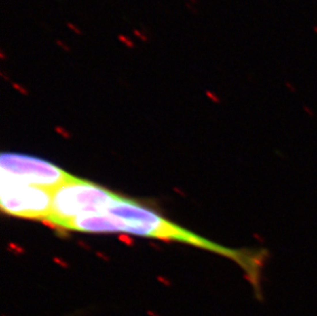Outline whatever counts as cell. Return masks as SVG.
I'll return each mask as SVG.
<instances>
[{
	"label": "cell",
	"mask_w": 317,
	"mask_h": 316,
	"mask_svg": "<svg viewBox=\"0 0 317 316\" xmlns=\"http://www.w3.org/2000/svg\"><path fill=\"white\" fill-rule=\"evenodd\" d=\"M56 44L59 45L60 47H62L64 50H66V52H70V50H71L70 47H69L68 45L66 44V43H64L63 41H61V40H56Z\"/></svg>",
	"instance_id": "7"
},
{
	"label": "cell",
	"mask_w": 317,
	"mask_h": 316,
	"mask_svg": "<svg viewBox=\"0 0 317 316\" xmlns=\"http://www.w3.org/2000/svg\"><path fill=\"white\" fill-rule=\"evenodd\" d=\"M0 54H1V60H4V59H5V54H4V52H3L2 50H1V52H0Z\"/></svg>",
	"instance_id": "8"
},
{
	"label": "cell",
	"mask_w": 317,
	"mask_h": 316,
	"mask_svg": "<svg viewBox=\"0 0 317 316\" xmlns=\"http://www.w3.org/2000/svg\"><path fill=\"white\" fill-rule=\"evenodd\" d=\"M148 313H149V314H150V316H158V315H157V314H155V313H153V312H148Z\"/></svg>",
	"instance_id": "9"
},
{
	"label": "cell",
	"mask_w": 317,
	"mask_h": 316,
	"mask_svg": "<svg viewBox=\"0 0 317 316\" xmlns=\"http://www.w3.org/2000/svg\"><path fill=\"white\" fill-rule=\"evenodd\" d=\"M70 173L41 158L20 153L3 152L0 157V178L54 191Z\"/></svg>",
	"instance_id": "2"
},
{
	"label": "cell",
	"mask_w": 317,
	"mask_h": 316,
	"mask_svg": "<svg viewBox=\"0 0 317 316\" xmlns=\"http://www.w3.org/2000/svg\"><path fill=\"white\" fill-rule=\"evenodd\" d=\"M118 38H119L120 41H121V42H122L126 47H128V48H134V43L132 42V41L129 39V38H127L126 36L119 35V36H118Z\"/></svg>",
	"instance_id": "4"
},
{
	"label": "cell",
	"mask_w": 317,
	"mask_h": 316,
	"mask_svg": "<svg viewBox=\"0 0 317 316\" xmlns=\"http://www.w3.org/2000/svg\"><path fill=\"white\" fill-rule=\"evenodd\" d=\"M67 26H68V28L70 29V30H72L73 32L75 33V34H77V35H81V34H82V31L80 30L79 28H77L75 25H73V24H71V23H67Z\"/></svg>",
	"instance_id": "5"
},
{
	"label": "cell",
	"mask_w": 317,
	"mask_h": 316,
	"mask_svg": "<svg viewBox=\"0 0 317 316\" xmlns=\"http://www.w3.org/2000/svg\"><path fill=\"white\" fill-rule=\"evenodd\" d=\"M119 195L102 186L72 176L54 191L52 209L45 222L62 228L83 213H104Z\"/></svg>",
	"instance_id": "1"
},
{
	"label": "cell",
	"mask_w": 317,
	"mask_h": 316,
	"mask_svg": "<svg viewBox=\"0 0 317 316\" xmlns=\"http://www.w3.org/2000/svg\"><path fill=\"white\" fill-rule=\"evenodd\" d=\"M54 191L0 178V205L5 213L44 221L52 209Z\"/></svg>",
	"instance_id": "3"
},
{
	"label": "cell",
	"mask_w": 317,
	"mask_h": 316,
	"mask_svg": "<svg viewBox=\"0 0 317 316\" xmlns=\"http://www.w3.org/2000/svg\"><path fill=\"white\" fill-rule=\"evenodd\" d=\"M134 35L138 36L141 40H143V41H148V37L146 35H144L143 33L140 32L139 30H134Z\"/></svg>",
	"instance_id": "6"
},
{
	"label": "cell",
	"mask_w": 317,
	"mask_h": 316,
	"mask_svg": "<svg viewBox=\"0 0 317 316\" xmlns=\"http://www.w3.org/2000/svg\"><path fill=\"white\" fill-rule=\"evenodd\" d=\"M314 32L317 34V26H315V27H314Z\"/></svg>",
	"instance_id": "10"
}]
</instances>
